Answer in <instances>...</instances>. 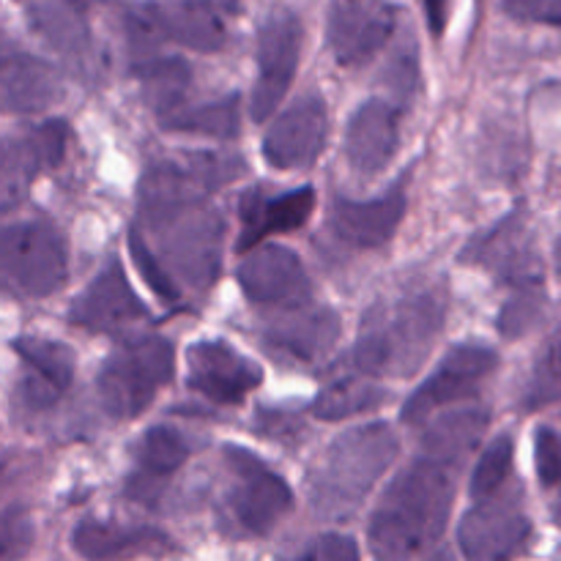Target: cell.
Segmentation results:
<instances>
[{
	"label": "cell",
	"instance_id": "1",
	"mask_svg": "<svg viewBox=\"0 0 561 561\" xmlns=\"http://www.w3.org/2000/svg\"><path fill=\"white\" fill-rule=\"evenodd\" d=\"M453 471L455 463L425 453L389 482L367 526L376 557H422L442 542L455 504Z\"/></svg>",
	"mask_w": 561,
	"mask_h": 561
},
{
	"label": "cell",
	"instance_id": "2",
	"mask_svg": "<svg viewBox=\"0 0 561 561\" xmlns=\"http://www.w3.org/2000/svg\"><path fill=\"white\" fill-rule=\"evenodd\" d=\"M447 318V294L416 285L376 301L362 318L354 348L356 370L376 378H409L431 356Z\"/></svg>",
	"mask_w": 561,
	"mask_h": 561
},
{
	"label": "cell",
	"instance_id": "3",
	"mask_svg": "<svg viewBox=\"0 0 561 561\" xmlns=\"http://www.w3.org/2000/svg\"><path fill=\"white\" fill-rule=\"evenodd\" d=\"M398 433L387 422L354 427L327 447L307 474V496L321 520H348L398 458Z\"/></svg>",
	"mask_w": 561,
	"mask_h": 561
},
{
	"label": "cell",
	"instance_id": "4",
	"mask_svg": "<svg viewBox=\"0 0 561 561\" xmlns=\"http://www.w3.org/2000/svg\"><path fill=\"white\" fill-rule=\"evenodd\" d=\"M175 376L173 343L157 334L115 345L96 378V392L113 420H135Z\"/></svg>",
	"mask_w": 561,
	"mask_h": 561
},
{
	"label": "cell",
	"instance_id": "5",
	"mask_svg": "<svg viewBox=\"0 0 561 561\" xmlns=\"http://www.w3.org/2000/svg\"><path fill=\"white\" fill-rule=\"evenodd\" d=\"M0 272L9 294L47 299L69 279V247L49 219H20L3 230Z\"/></svg>",
	"mask_w": 561,
	"mask_h": 561
},
{
	"label": "cell",
	"instance_id": "6",
	"mask_svg": "<svg viewBox=\"0 0 561 561\" xmlns=\"http://www.w3.org/2000/svg\"><path fill=\"white\" fill-rule=\"evenodd\" d=\"M159 233L162 255L175 277L190 288L208 290L222 272L225 219L206 203L173 211L151 225Z\"/></svg>",
	"mask_w": 561,
	"mask_h": 561
},
{
	"label": "cell",
	"instance_id": "7",
	"mask_svg": "<svg viewBox=\"0 0 561 561\" xmlns=\"http://www.w3.org/2000/svg\"><path fill=\"white\" fill-rule=\"evenodd\" d=\"M225 469L230 474L228 510L241 535L266 537L294 507L290 485L255 453L225 444Z\"/></svg>",
	"mask_w": 561,
	"mask_h": 561
},
{
	"label": "cell",
	"instance_id": "8",
	"mask_svg": "<svg viewBox=\"0 0 561 561\" xmlns=\"http://www.w3.org/2000/svg\"><path fill=\"white\" fill-rule=\"evenodd\" d=\"M244 170L236 157H192L181 162H159L140 181V214L148 225L173 211L203 203L208 192L219 190Z\"/></svg>",
	"mask_w": 561,
	"mask_h": 561
},
{
	"label": "cell",
	"instance_id": "9",
	"mask_svg": "<svg viewBox=\"0 0 561 561\" xmlns=\"http://www.w3.org/2000/svg\"><path fill=\"white\" fill-rule=\"evenodd\" d=\"M305 27L294 11H274L257 31V77L250 113L257 124L272 118L299 69Z\"/></svg>",
	"mask_w": 561,
	"mask_h": 561
},
{
	"label": "cell",
	"instance_id": "10",
	"mask_svg": "<svg viewBox=\"0 0 561 561\" xmlns=\"http://www.w3.org/2000/svg\"><path fill=\"white\" fill-rule=\"evenodd\" d=\"M531 520L518 491L477 499L458 526V546L466 559H510L529 542Z\"/></svg>",
	"mask_w": 561,
	"mask_h": 561
},
{
	"label": "cell",
	"instance_id": "11",
	"mask_svg": "<svg viewBox=\"0 0 561 561\" xmlns=\"http://www.w3.org/2000/svg\"><path fill=\"white\" fill-rule=\"evenodd\" d=\"M496 367V351L474 343L458 345L444 356L433 376L405 400L403 422L416 425V422H425L433 411L447 409L460 400H471L474 394H480L482 383L493 376Z\"/></svg>",
	"mask_w": 561,
	"mask_h": 561
},
{
	"label": "cell",
	"instance_id": "12",
	"mask_svg": "<svg viewBox=\"0 0 561 561\" xmlns=\"http://www.w3.org/2000/svg\"><path fill=\"white\" fill-rule=\"evenodd\" d=\"M398 5L389 0H332L327 44L337 64L365 66L398 31Z\"/></svg>",
	"mask_w": 561,
	"mask_h": 561
},
{
	"label": "cell",
	"instance_id": "13",
	"mask_svg": "<svg viewBox=\"0 0 561 561\" xmlns=\"http://www.w3.org/2000/svg\"><path fill=\"white\" fill-rule=\"evenodd\" d=\"M263 381V370L225 340H197L186 348V387L214 405H241Z\"/></svg>",
	"mask_w": 561,
	"mask_h": 561
},
{
	"label": "cell",
	"instance_id": "14",
	"mask_svg": "<svg viewBox=\"0 0 561 561\" xmlns=\"http://www.w3.org/2000/svg\"><path fill=\"white\" fill-rule=\"evenodd\" d=\"M236 277L250 305L268 310L310 305L312 283L301 266V257L288 247L257 244V250L247 252Z\"/></svg>",
	"mask_w": 561,
	"mask_h": 561
},
{
	"label": "cell",
	"instance_id": "15",
	"mask_svg": "<svg viewBox=\"0 0 561 561\" xmlns=\"http://www.w3.org/2000/svg\"><path fill=\"white\" fill-rule=\"evenodd\" d=\"M327 104L318 93H305L268 124L261 146L263 159L274 170L310 168L321 157L323 146H327Z\"/></svg>",
	"mask_w": 561,
	"mask_h": 561
},
{
	"label": "cell",
	"instance_id": "16",
	"mask_svg": "<svg viewBox=\"0 0 561 561\" xmlns=\"http://www.w3.org/2000/svg\"><path fill=\"white\" fill-rule=\"evenodd\" d=\"M146 316L148 307L131 290L118 257H110L69 307L71 327H80L93 334L115 332V329L140 321Z\"/></svg>",
	"mask_w": 561,
	"mask_h": 561
},
{
	"label": "cell",
	"instance_id": "17",
	"mask_svg": "<svg viewBox=\"0 0 561 561\" xmlns=\"http://www.w3.org/2000/svg\"><path fill=\"white\" fill-rule=\"evenodd\" d=\"M316 208V190L310 184L288 192H272L266 186H252L239 197L241 233L236 250L247 255L274 233H294L305 228Z\"/></svg>",
	"mask_w": 561,
	"mask_h": 561
},
{
	"label": "cell",
	"instance_id": "18",
	"mask_svg": "<svg viewBox=\"0 0 561 561\" xmlns=\"http://www.w3.org/2000/svg\"><path fill=\"white\" fill-rule=\"evenodd\" d=\"M69 126L66 121H44L33 129L9 137L3 146V208H14L25 197L38 173L58 168L66 157Z\"/></svg>",
	"mask_w": 561,
	"mask_h": 561
},
{
	"label": "cell",
	"instance_id": "19",
	"mask_svg": "<svg viewBox=\"0 0 561 561\" xmlns=\"http://www.w3.org/2000/svg\"><path fill=\"white\" fill-rule=\"evenodd\" d=\"M277 312L279 316L263 329V345L272 354L299 362V365L321 362L343 332L340 316L329 307L301 305Z\"/></svg>",
	"mask_w": 561,
	"mask_h": 561
},
{
	"label": "cell",
	"instance_id": "20",
	"mask_svg": "<svg viewBox=\"0 0 561 561\" xmlns=\"http://www.w3.org/2000/svg\"><path fill=\"white\" fill-rule=\"evenodd\" d=\"M463 261L485 266L502 283L518 288V294L520 290H542L537 255L531 250L529 236H526V228L520 225L518 214L502 219L496 228L477 236L463 250Z\"/></svg>",
	"mask_w": 561,
	"mask_h": 561
},
{
	"label": "cell",
	"instance_id": "21",
	"mask_svg": "<svg viewBox=\"0 0 561 561\" xmlns=\"http://www.w3.org/2000/svg\"><path fill=\"white\" fill-rule=\"evenodd\" d=\"M405 214V190L403 184L392 186L387 195L376 201H348L334 197L329 208V230L337 241L354 247V250H378L389 244L398 233Z\"/></svg>",
	"mask_w": 561,
	"mask_h": 561
},
{
	"label": "cell",
	"instance_id": "22",
	"mask_svg": "<svg viewBox=\"0 0 561 561\" xmlns=\"http://www.w3.org/2000/svg\"><path fill=\"white\" fill-rule=\"evenodd\" d=\"M400 146V107L387 99H367L354 110L345 129V159L362 175L389 168Z\"/></svg>",
	"mask_w": 561,
	"mask_h": 561
},
{
	"label": "cell",
	"instance_id": "23",
	"mask_svg": "<svg viewBox=\"0 0 561 561\" xmlns=\"http://www.w3.org/2000/svg\"><path fill=\"white\" fill-rule=\"evenodd\" d=\"M11 348L25 367V378L20 381V398L27 409H49L55 400L69 392L77 365L75 351L69 345L22 334L11 343Z\"/></svg>",
	"mask_w": 561,
	"mask_h": 561
},
{
	"label": "cell",
	"instance_id": "24",
	"mask_svg": "<svg viewBox=\"0 0 561 561\" xmlns=\"http://www.w3.org/2000/svg\"><path fill=\"white\" fill-rule=\"evenodd\" d=\"M190 453L192 447L181 431L170 425L148 427L135 444V469L126 482L129 499L142 504L157 502L170 477L186 463Z\"/></svg>",
	"mask_w": 561,
	"mask_h": 561
},
{
	"label": "cell",
	"instance_id": "25",
	"mask_svg": "<svg viewBox=\"0 0 561 561\" xmlns=\"http://www.w3.org/2000/svg\"><path fill=\"white\" fill-rule=\"evenodd\" d=\"M25 3L27 22L33 31L77 69H91V27H88V5L91 0H20Z\"/></svg>",
	"mask_w": 561,
	"mask_h": 561
},
{
	"label": "cell",
	"instance_id": "26",
	"mask_svg": "<svg viewBox=\"0 0 561 561\" xmlns=\"http://www.w3.org/2000/svg\"><path fill=\"white\" fill-rule=\"evenodd\" d=\"M64 93L60 75L42 58L5 49L3 55V107L5 113H42Z\"/></svg>",
	"mask_w": 561,
	"mask_h": 561
},
{
	"label": "cell",
	"instance_id": "27",
	"mask_svg": "<svg viewBox=\"0 0 561 561\" xmlns=\"http://www.w3.org/2000/svg\"><path fill=\"white\" fill-rule=\"evenodd\" d=\"M71 548L85 559H118L137 553L168 551L170 540L151 526H124L113 520L85 518L71 531Z\"/></svg>",
	"mask_w": 561,
	"mask_h": 561
},
{
	"label": "cell",
	"instance_id": "28",
	"mask_svg": "<svg viewBox=\"0 0 561 561\" xmlns=\"http://www.w3.org/2000/svg\"><path fill=\"white\" fill-rule=\"evenodd\" d=\"M164 33L173 42L197 53H217L228 42V27L222 16L228 14L214 0H175L170 5H157Z\"/></svg>",
	"mask_w": 561,
	"mask_h": 561
},
{
	"label": "cell",
	"instance_id": "29",
	"mask_svg": "<svg viewBox=\"0 0 561 561\" xmlns=\"http://www.w3.org/2000/svg\"><path fill=\"white\" fill-rule=\"evenodd\" d=\"M159 126L164 131H175V135H192V137H208V140H236L241 131L239 118V96H222L211 99V102L201 104H181L173 113L162 115Z\"/></svg>",
	"mask_w": 561,
	"mask_h": 561
},
{
	"label": "cell",
	"instance_id": "30",
	"mask_svg": "<svg viewBox=\"0 0 561 561\" xmlns=\"http://www.w3.org/2000/svg\"><path fill=\"white\" fill-rule=\"evenodd\" d=\"M488 411L485 409H458L449 414L438 416L422 436V453L436 455V458L447 460V463H463L469 458L471 449L480 444L482 433L488 427Z\"/></svg>",
	"mask_w": 561,
	"mask_h": 561
},
{
	"label": "cell",
	"instance_id": "31",
	"mask_svg": "<svg viewBox=\"0 0 561 561\" xmlns=\"http://www.w3.org/2000/svg\"><path fill=\"white\" fill-rule=\"evenodd\" d=\"M140 77L157 118L173 113L186 102L190 66L181 58H148V64L140 69Z\"/></svg>",
	"mask_w": 561,
	"mask_h": 561
},
{
	"label": "cell",
	"instance_id": "32",
	"mask_svg": "<svg viewBox=\"0 0 561 561\" xmlns=\"http://www.w3.org/2000/svg\"><path fill=\"white\" fill-rule=\"evenodd\" d=\"M387 394L378 387L365 381H356V378H337V381L329 383L321 394L312 403V416L323 422H340L348 420V416L362 414V411H370L376 405L383 403Z\"/></svg>",
	"mask_w": 561,
	"mask_h": 561
},
{
	"label": "cell",
	"instance_id": "33",
	"mask_svg": "<svg viewBox=\"0 0 561 561\" xmlns=\"http://www.w3.org/2000/svg\"><path fill=\"white\" fill-rule=\"evenodd\" d=\"M513 458L515 444L513 436H507V433H504V436H496L485 449H482L469 485V493L474 502L477 499L493 496V493H499L507 485L510 474H513Z\"/></svg>",
	"mask_w": 561,
	"mask_h": 561
},
{
	"label": "cell",
	"instance_id": "34",
	"mask_svg": "<svg viewBox=\"0 0 561 561\" xmlns=\"http://www.w3.org/2000/svg\"><path fill=\"white\" fill-rule=\"evenodd\" d=\"M129 255L137 274L146 279V285L153 290V296H157L159 301H164V305H179V285L170 277L168 266L148 250L140 230H129Z\"/></svg>",
	"mask_w": 561,
	"mask_h": 561
},
{
	"label": "cell",
	"instance_id": "35",
	"mask_svg": "<svg viewBox=\"0 0 561 561\" xmlns=\"http://www.w3.org/2000/svg\"><path fill=\"white\" fill-rule=\"evenodd\" d=\"M561 398V332L551 343V348L542 356L540 367H537V376L531 381V392L526 403L535 409L540 403H551V400Z\"/></svg>",
	"mask_w": 561,
	"mask_h": 561
},
{
	"label": "cell",
	"instance_id": "36",
	"mask_svg": "<svg viewBox=\"0 0 561 561\" xmlns=\"http://www.w3.org/2000/svg\"><path fill=\"white\" fill-rule=\"evenodd\" d=\"M535 466L546 488L561 485V433L540 427L535 436Z\"/></svg>",
	"mask_w": 561,
	"mask_h": 561
},
{
	"label": "cell",
	"instance_id": "37",
	"mask_svg": "<svg viewBox=\"0 0 561 561\" xmlns=\"http://www.w3.org/2000/svg\"><path fill=\"white\" fill-rule=\"evenodd\" d=\"M299 559H321V561H351L359 559V546L354 537L345 535H323L316 537L310 546L299 551Z\"/></svg>",
	"mask_w": 561,
	"mask_h": 561
},
{
	"label": "cell",
	"instance_id": "38",
	"mask_svg": "<svg viewBox=\"0 0 561 561\" xmlns=\"http://www.w3.org/2000/svg\"><path fill=\"white\" fill-rule=\"evenodd\" d=\"M387 80L394 91H400L403 96H411L416 91V82H420V53L414 49V44H405L394 60L389 64Z\"/></svg>",
	"mask_w": 561,
	"mask_h": 561
},
{
	"label": "cell",
	"instance_id": "39",
	"mask_svg": "<svg viewBox=\"0 0 561 561\" xmlns=\"http://www.w3.org/2000/svg\"><path fill=\"white\" fill-rule=\"evenodd\" d=\"M502 5L515 20L561 27V0H502Z\"/></svg>",
	"mask_w": 561,
	"mask_h": 561
},
{
	"label": "cell",
	"instance_id": "40",
	"mask_svg": "<svg viewBox=\"0 0 561 561\" xmlns=\"http://www.w3.org/2000/svg\"><path fill=\"white\" fill-rule=\"evenodd\" d=\"M449 9H453V0H422L427 31H431L433 38H442L444 31H447Z\"/></svg>",
	"mask_w": 561,
	"mask_h": 561
},
{
	"label": "cell",
	"instance_id": "41",
	"mask_svg": "<svg viewBox=\"0 0 561 561\" xmlns=\"http://www.w3.org/2000/svg\"><path fill=\"white\" fill-rule=\"evenodd\" d=\"M551 513H553V524H557L559 529H561V493H559V496H557V502H553Z\"/></svg>",
	"mask_w": 561,
	"mask_h": 561
},
{
	"label": "cell",
	"instance_id": "42",
	"mask_svg": "<svg viewBox=\"0 0 561 561\" xmlns=\"http://www.w3.org/2000/svg\"><path fill=\"white\" fill-rule=\"evenodd\" d=\"M214 3L219 5V9H225L230 14V11H236V5H239V0H214Z\"/></svg>",
	"mask_w": 561,
	"mask_h": 561
}]
</instances>
